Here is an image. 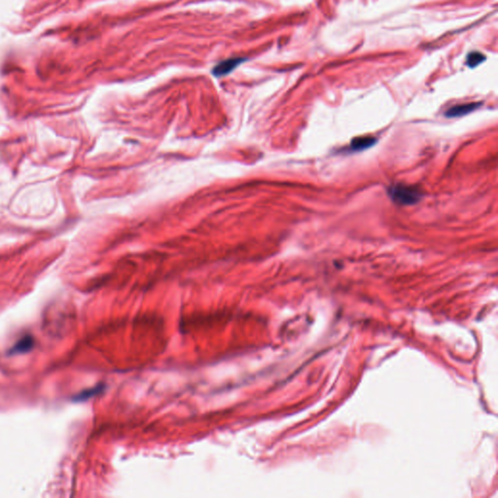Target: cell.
Segmentation results:
<instances>
[{
	"label": "cell",
	"instance_id": "cell-1",
	"mask_svg": "<svg viewBox=\"0 0 498 498\" xmlns=\"http://www.w3.org/2000/svg\"><path fill=\"white\" fill-rule=\"evenodd\" d=\"M388 195L396 204L413 205L418 203L421 199V193L417 187L396 184L388 189Z\"/></svg>",
	"mask_w": 498,
	"mask_h": 498
},
{
	"label": "cell",
	"instance_id": "cell-2",
	"mask_svg": "<svg viewBox=\"0 0 498 498\" xmlns=\"http://www.w3.org/2000/svg\"><path fill=\"white\" fill-rule=\"evenodd\" d=\"M482 105L481 102H471V103H465V104H459L451 107L449 110L446 112V116L448 118H458L462 117L467 114H470L471 112L475 111L478 109L479 107Z\"/></svg>",
	"mask_w": 498,
	"mask_h": 498
},
{
	"label": "cell",
	"instance_id": "cell-3",
	"mask_svg": "<svg viewBox=\"0 0 498 498\" xmlns=\"http://www.w3.org/2000/svg\"><path fill=\"white\" fill-rule=\"evenodd\" d=\"M244 61V58H232L228 60H223L218 63L214 68H213V75L216 77L220 76H225L229 73H231L236 67H238L239 64Z\"/></svg>",
	"mask_w": 498,
	"mask_h": 498
},
{
	"label": "cell",
	"instance_id": "cell-4",
	"mask_svg": "<svg viewBox=\"0 0 498 498\" xmlns=\"http://www.w3.org/2000/svg\"><path fill=\"white\" fill-rule=\"evenodd\" d=\"M34 346V339L27 335V336H24L22 337L21 339H19L15 344L14 346L10 349V354H22V353H26L28 351H30Z\"/></svg>",
	"mask_w": 498,
	"mask_h": 498
},
{
	"label": "cell",
	"instance_id": "cell-5",
	"mask_svg": "<svg viewBox=\"0 0 498 498\" xmlns=\"http://www.w3.org/2000/svg\"><path fill=\"white\" fill-rule=\"evenodd\" d=\"M376 142L377 140L373 137H359L350 142L349 150H351L352 152L364 151L375 145Z\"/></svg>",
	"mask_w": 498,
	"mask_h": 498
},
{
	"label": "cell",
	"instance_id": "cell-6",
	"mask_svg": "<svg viewBox=\"0 0 498 498\" xmlns=\"http://www.w3.org/2000/svg\"><path fill=\"white\" fill-rule=\"evenodd\" d=\"M103 388H104V386L102 384H100V385H97L96 387L84 390V391L80 392L79 394H77L76 396H74V400L75 401H85V400L92 398V397L100 394V392L103 390Z\"/></svg>",
	"mask_w": 498,
	"mask_h": 498
},
{
	"label": "cell",
	"instance_id": "cell-7",
	"mask_svg": "<svg viewBox=\"0 0 498 498\" xmlns=\"http://www.w3.org/2000/svg\"><path fill=\"white\" fill-rule=\"evenodd\" d=\"M486 60V57L484 54L480 52H472L467 56V65L471 68L478 66L484 60Z\"/></svg>",
	"mask_w": 498,
	"mask_h": 498
}]
</instances>
